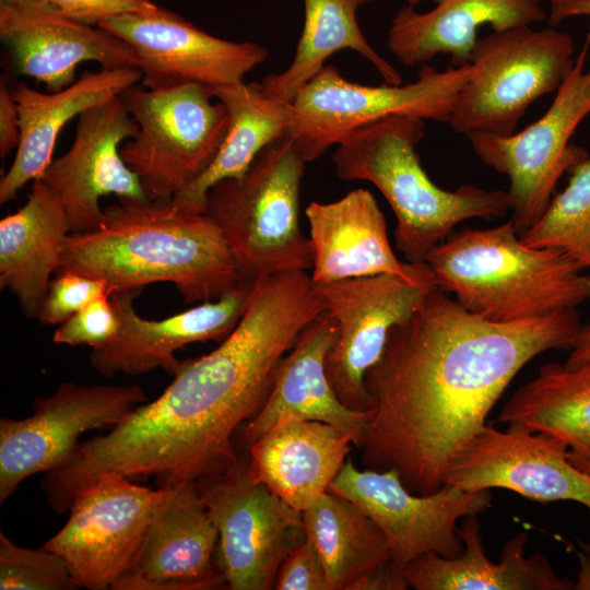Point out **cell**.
Instances as JSON below:
<instances>
[{"label":"cell","mask_w":590,"mask_h":590,"mask_svg":"<svg viewBox=\"0 0 590 590\" xmlns=\"http://www.w3.org/2000/svg\"><path fill=\"white\" fill-rule=\"evenodd\" d=\"M148 401L138 385H78L63 381L35 399L33 414L0 420V503L27 477L63 465L86 432L111 429Z\"/></svg>","instance_id":"cell-13"},{"label":"cell","mask_w":590,"mask_h":590,"mask_svg":"<svg viewBox=\"0 0 590 590\" xmlns=\"http://www.w3.org/2000/svg\"><path fill=\"white\" fill-rule=\"evenodd\" d=\"M437 286L495 322L576 309L590 299V275L557 248L526 245L509 220L451 233L427 256Z\"/></svg>","instance_id":"cell-5"},{"label":"cell","mask_w":590,"mask_h":590,"mask_svg":"<svg viewBox=\"0 0 590 590\" xmlns=\"http://www.w3.org/2000/svg\"><path fill=\"white\" fill-rule=\"evenodd\" d=\"M498 421L560 440L570 463L590 475V363L544 364L503 406Z\"/></svg>","instance_id":"cell-29"},{"label":"cell","mask_w":590,"mask_h":590,"mask_svg":"<svg viewBox=\"0 0 590 590\" xmlns=\"http://www.w3.org/2000/svg\"><path fill=\"white\" fill-rule=\"evenodd\" d=\"M141 548L113 590H210L225 586L217 570V531L196 482L167 487Z\"/></svg>","instance_id":"cell-21"},{"label":"cell","mask_w":590,"mask_h":590,"mask_svg":"<svg viewBox=\"0 0 590 590\" xmlns=\"http://www.w3.org/2000/svg\"><path fill=\"white\" fill-rule=\"evenodd\" d=\"M305 214L315 283L393 274L420 286L437 285L426 262L401 261L393 253L385 216L370 191L358 188L333 202H311Z\"/></svg>","instance_id":"cell-22"},{"label":"cell","mask_w":590,"mask_h":590,"mask_svg":"<svg viewBox=\"0 0 590 590\" xmlns=\"http://www.w3.org/2000/svg\"><path fill=\"white\" fill-rule=\"evenodd\" d=\"M1 590L78 589L63 558L43 546L27 548L0 532Z\"/></svg>","instance_id":"cell-34"},{"label":"cell","mask_w":590,"mask_h":590,"mask_svg":"<svg viewBox=\"0 0 590 590\" xmlns=\"http://www.w3.org/2000/svg\"><path fill=\"white\" fill-rule=\"evenodd\" d=\"M590 30L547 110L519 132L502 137L488 132L467 134L476 156L509 178L510 221L519 236L547 209L558 179L588 157L570 145V138L590 114Z\"/></svg>","instance_id":"cell-9"},{"label":"cell","mask_w":590,"mask_h":590,"mask_svg":"<svg viewBox=\"0 0 590 590\" xmlns=\"http://www.w3.org/2000/svg\"><path fill=\"white\" fill-rule=\"evenodd\" d=\"M139 126L121 95L94 106L79 116L70 149L52 160L42 178L60 196L70 234L99 227L104 210L99 199L149 200L139 177L126 164L121 143L133 138Z\"/></svg>","instance_id":"cell-18"},{"label":"cell","mask_w":590,"mask_h":590,"mask_svg":"<svg viewBox=\"0 0 590 590\" xmlns=\"http://www.w3.org/2000/svg\"><path fill=\"white\" fill-rule=\"evenodd\" d=\"M7 1H12V0H0V2H7Z\"/></svg>","instance_id":"cell-46"},{"label":"cell","mask_w":590,"mask_h":590,"mask_svg":"<svg viewBox=\"0 0 590 590\" xmlns=\"http://www.w3.org/2000/svg\"><path fill=\"white\" fill-rule=\"evenodd\" d=\"M305 19L293 61L279 74L261 82L263 93L292 103L298 92L324 67L334 52L351 49L366 58L388 84H402L398 70L367 42L358 25L355 0H304Z\"/></svg>","instance_id":"cell-31"},{"label":"cell","mask_w":590,"mask_h":590,"mask_svg":"<svg viewBox=\"0 0 590 590\" xmlns=\"http://www.w3.org/2000/svg\"><path fill=\"white\" fill-rule=\"evenodd\" d=\"M424 127L420 117L392 115L344 135L332 155L338 178L369 181L386 198L397 217L396 246L411 263H425L459 223L510 211L505 190L434 184L416 152Z\"/></svg>","instance_id":"cell-4"},{"label":"cell","mask_w":590,"mask_h":590,"mask_svg":"<svg viewBox=\"0 0 590 590\" xmlns=\"http://www.w3.org/2000/svg\"><path fill=\"white\" fill-rule=\"evenodd\" d=\"M576 309L512 322L474 315L439 286L394 324L365 376L375 409L359 445L367 469L396 471L412 493L445 471L527 363L574 346Z\"/></svg>","instance_id":"cell-1"},{"label":"cell","mask_w":590,"mask_h":590,"mask_svg":"<svg viewBox=\"0 0 590 590\" xmlns=\"http://www.w3.org/2000/svg\"><path fill=\"white\" fill-rule=\"evenodd\" d=\"M580 546L582 551L590 553V542H580Z\"/></svg>","instance_id":"cell-45"},{"label":"cell","mask_w":590,"mask_h":590,"mask_svg":"<svg viewBox=\"0 0 590 590\" xmlns=\"http://www.w3.org/2000/svg\"><path fill=\"white\" fill-rule=\"evenodd\" d=\"M323 310L306 271L255 281L245 314L216 349L180 362L160 397L80 442L67 464L71 481L81 487L108 473L167 487L226 471L238 459L235 430L259 412L280 361Z\"/></svg>","instance_id":"cell-2"},{"label":"cell","mask_w":590,"mask_h":590,"mask_svg":"<svg viewBox=\"0 0 590 590\" xmlns=\"http://www.w3.org/2000/svg\"><path fill=\"white\" fill-rule=\"evenodd\" d=\"M371 0H355V2L357 3V5H362V4H365L367 2H369ZM408 2V5H411V7H415L416 4H418L422 0H405Z\"/></svg>","instance_id":"cell-44"},{"label":"cell","mask_w":590,"mask_h":590,"mask_svg":"<svg viewBox=\"0 0 590 590\" xmlns=\"http://www.w3.org/2000/svg\"><path fill=\"white\" fill-rule=\"evenodd\" d=\"M97 27L133 49L142 86L148 90L189 83L210 88L240 83L269 55L258 44L210 35L164 8L151 14L117 16Z\"/></svg>","instance_id":"cell-17"},{"label":"cell","mask_w":590,"mask_h":590,"mask_svg":"<svg viewBox=\"0 0 590 590\" xmlns=\"http://www.w3.org/2000/svg\"><path fill=\"white\" fill-rule=\"evenodd\" d=\"M198 483L217 531L215 563L225 586L274 589L281 563L306 536L303 512L251 477L247 456Z\"/></svg>","instance_id":"cell-11"},{"label":"cell","mask_w":590,"mask_h":590,"mask_svg":"<svg viewBox=\"0 0 590 590\" xmlns=\"http://www.w3.org/2000/svg\"><path fill=\"white\" fill-rule=\"evenodd\" d=\"M358 505L384 533L390 563L399 569L426 554L455 557L463 550L458 522L484 512L491 491H464L444 484L420 495L393 470H359L347 460L329 487Z\"/></svg>","instance_id":"cell-14"},{"label":"cell","mask_w":590,"mask_h":590,"mask_svg":"<svg viewBox=\"0 0 590 590\" xmlns=\"http://www.w3.org/2000/svg\"><path fill=\"white\" fill-rule=\"evenodd\" d=\"M142 79L138 68L85 71L71 85L42 93L20 82L12 86L20 119V143L0 180V203L15 199L30 181L43 177L52 161L61 129L75 116L121 95Z\"/></svg>","instance_id":"cell-24"},{"label":"cell","mask_w":590,"mask_h":590,"mask_svg":"<svg viewBox=\"0 0 590 590\" xmlns=\"http://www.w3.org/2000/svg\"><path fill=\"white\" fill-rule=\"evenodd\" d=\"M354 440L334 425L318 421L282 423L248 446L251 477L298 511L329 491L346 462Z\"/></svg>","instance_id":"cell-26"},{"label":"cell","mask_w":590,"mask_h":590,"mask_svg":"<svg viewBox=\"0 0 590 590\" xmlns=\"http://www.w3.org/2000/svg\"><path fill=\"white\" fill-rule=\"evenodd\" d=\"M337 338V322L326 310L299 334L279 363L271 391L239 435L248 448L271 428L290 421H318L350 434L355 446L362 444L371 411H355L344 405L329 381L327 355Z\"/></svg>","instance_id":"cell-23"},{"label":"cell","mask_w":590,"mask_h":590,"mask_svg":"<svg viewBox=\"0 0 590 590\" xmlns=\"http://www.w3.org/2000/svg\"><path fill=\"white\" fill-rule=\"evenodd\" d=\"M69 234L60 196L43 179L32 181L25 204L0 221V286L27 317L36 318Z\"/></svg>","instance_id":"cell-28"},{"label":"cell","mask_w":590,"mask_h":590,"mask_svg":"<svg viewBox=\"0 0 590 590\" xmlns=\"http://www.w3.org/2000/svg\"><path fill=\"white\" fill-rule=\"evenodd\" d=\"M568 185L550 202L540 220L520 236L532 247L566 252L585 269L590 268V157L570 172Z\"/></svg>","instance_id":"cell-33"},{"label":"cell","mask_w":590,"mask_h":590,"mask_svg":"<svg viewBox=\"0 0 590 590\" xmlns=\"http://www.w3.org/2000/svg\"><path fill=\"white\" fill-rule=\"evenodd\" d=\"M62 272L105 280L113 292L168 282L188 303L216 299L244 282L217 225L175 199L107 206L98 228L69 234L56 274Z\"/></svg>","instance_id":"cell-3"},{"label":"cell","mask_w":590,"mask_h":590,"mask_svg":"<svg viewBox=\"0 0 590 590\" xmlns=\"http://www.w3.org/2000/svg\"><path fill=\"white\" fill-rule=\"evenodd\" d=\"M0 38L19 75L57 92L75 82L78 67L138 68L133 49L101 27L76 22L45 0L0 2Z\"/></svg>","instance_id":"cell-19"},{"label":"cell","mask_w":590,"mask_h":590,"mask_svg":"<svg viewBox=\"0 0 590 590\" xmlns=\"http://www.w3.org/2000/svg\"><path fill=\"white\" fill-rule=\"evenodd\" d=\"M573 37L556 27L520 26L479 38L469 63L474 73L448 120L457 133L516 132L539 97L556 92L574 66Z\"/></svg>","instance_id":"cell-7"},{"label":"cell","mask_w":590,"mask_h":590,"mask_svg":"<svg viewBox=\"0 0 590 590\" xmlns=\"http://www.w3.org/2000/svg\"><path fill=\"white\" fill-rule=\"evenodd\" d=\"M63 15L90 25L101 23L125 14H151L160 10L150 0H45Z\"/></svg>","instance_id":"cell-38"},{"label":"cell","mask_w":590,"mask_h":590,"mask_svg":"<svg viewBox=\"0 0 590 590\" xmlns=\"http://www.w3.org/2000/svg\"><path fill=\"white\" fill-rule=\"evenodd\" d=\"M574 16H590V0H550L548 26L556 27Z\"/></svg>","instance_id":"cell-41"},{"label":"cell","mask_w":590,"mask_h":590,"mask_svg":"<svg viewBox=\"0 0 590 590\" xmlns=\"http://www.w3.org/2000/svg\"><path fill=\"white\" fill-rule=\"evenodd\" d=\"M434 1L435 8L427 12L403 7L391 21L388 48L408 67L425 63L439 54L449 55L452 67L467 64L483 25L500 32L531 26L547 17L544 0Z\"/></svg>","instance_id":"cell-25"},{"label":"cell","mask_w":590,"mask_h":590,"mask_svg":"<svg viewBox=\"0 0 590 590\" xmlns=\"http://www.w3.org/2000/svg\"><path fill=\"white\" fill-rule=\"evenodd\" d=\"M578 558L579 569L574 581V590H590V553L582 551L578 553Z\"/></svg>","instance_id":"cell-43"},{"label":"cell","mask_w":590,"mask_h":590,"mask_svg":"<svg viewBox=\"0 0 590 590\" xmlns=\"http://www.w3.org/2000/svg\"><path fill=\"white\" fill-rule=\"evenodd\" d=\"M107 281L74 272L56 274L36 318L46 324L62 323L94 299L111 294Z\"/></svg>","instance_id":"cell-35"},{"label":"cell","mask_w":590,"mask_h":590,"mask_svg":"<svg viewBox=\"0 0 590 590\" xmlns=\"http://www.w3.org/2000/svg\"><path fill=\"white\" fill-rule=\"evenodd\" d=\"M473 73L471 63L445 71L423 66L412 83L369 86L344 79L333 64L324 66L290 103L292 125L285 135L294 139L307 163L353 130L392 115L448 122Z\"/></svg>","instance_id":"cell-10"},{"label":"cell","mask_w":590,"mask_h":590,"mask_svg":"<svg viewBox=\"0 0 590 590\" xmlns=\"http://www.w3.org/2000/svg\"><path fill=\"white\" fill-rule=\"evenodd\" d=\"M306 538L317 550L328 590H350L365 574L390 562L387 540L370 517L351 499L326 492L303 511Z\"/></svg>","instance_id":"cell-32"},{"label":"cell","mask_w":590,"mask_h":590,"mask_svg":"<svg viewBox=\"0 0 590 590\" xmlns=\"http://www.w3.org/2000/svg\"><path fill=\"white\" fill-rule=\"evenodd\" d=\"M20 119L12 86L9 84L8 72L1 75L0 81V155L9 156L20 143Z\"/></svg>","instance_id":"cell-39"},{"label":"cell","mask_w":590,"mask_h":590,"mask_svg":"<svg viewBox=\"0 0 590 590\" xmlns=\"http://www.w3.org/2000/svg\"><path fill=\"white\" fill-rule=\"evenodd\" d=\"M464 491L502 488L528 499L571 500L590 510V475L577 470L567 447L541 432L485 424L455 455L442 485Z\"/></svg>","instance_id":"cell-16"},{"label":"cell","mask_w":590,"mask_h":590,"mask_svg":"<svg viewBox=\"0 0 590 590\" xmlns=\"http://www.w3.org/2000/svg\"><path fill=\"white\" fill-rule=\"evenodd\" d=\"M588 363H590V318L580 326L574 346L564 365L574 368Z\"/></svg>","instance_id":"cell-42"},{"label":"cell","mask_w":590,"mask_h":590,"mask_svg":"<svg viewBox=\"0 0 590 590\" xmlns=\"http://www.w3.org/2000/svg\"><path fill=\"white\" fill-rule=\"evenodd\" d=\"M228 115L224 141L208 169L175 199L184 206L204 213L206 194L216 182L240 177L258 154L286 134L292 125L290 103L267 96L261 84L236 83L210 88Z\"/></svg>","instance_id":"cell-30"},{"label":"cell","mask_w":590,"mask_h":590,"mask_svg":"<svg viewBox=\"0 0 590 590\" xmlns=\"http://www.w3.org/2000/svg\"><path fill=\"white\" fill-rule=\"evenodd\" d=\"M165 489L102 474L79 491L64 526L44 546L66 562L78 588L114 589L132 566Z\"/></svg>","instance_id":"cell-12"},{"label":"cell","mask_w":590,"mask_h":590,"mask_svg":"<svg viewBox=\"0 0 590 590\" xmlns=\"http://www.w3.org/2000/svg\"><path fill=\"white\" fill-rule=\"evenodd\" d=\"M252 285L244 281L216 299L161 320H149L137 312L133 299L141 291L113 292L119 330L111 342L92 350V367L105 377L117 373L137 376L157 368L173 375L180 364L176 351L229 335L246 311Z\"/></svg>","instance_id":"cell-20"},{"label":"cell","mask_w":590,"mask_h":590,"mask_svg":"<svg viewBox=\"0 0 590 590\" xmlns=\"http://www.w3.org/2000/svg\"><path fill=\"white\" fill-rule=\"evenodd\" d=\"M463 543L455 557L426 554L403 568L409 587L416 590H574V581L558 576L541 553L526 554L528 534L509 539L499 563L486 557L477 516L458 527Z\"/></svg>","instance_id":"cell-27"},{"label":"cell","mask_w":590,"mask_h":590,"mask_svg":"<svg viewBox=\"0 0 590 590\" xmlns=\"http://www.w3.org/2000/svg\"><path fill=\"white\" fill-rule=\"evenodd\" d=\"M121 97L139 126L120 153L150 200H170L211 165L227 131L225 106L210 87L189 83L148 90L137 85Z\"/></svg>","instance_id":"cell-8"},{"label":"cell","mask_w":590,"mask_h":590,"mask_svg":"<svg viewBox=\"0 0 590 590\" xmlns=\"http://www.w3.org/2000/svg\"><path fill=\"white\" fill-rule=\"evenodd\" d=\"M274 589L328 590L323 563L306 536L290 551L281 563Z\"/></svg>","instance_id":"cell-37"},{"label":"cell","mask_w":590,"mask_h":590,"mask_svg":"<svg viewBox=\"0 0 590 590\" xmlns=\"http://www.w3.org/2000/svg\"><path fill=\"white\" fill-rule=\"evenodd\" d=\"M408 588L403 571L394 568L389 562L358 578L350 590H405Z\"/></svg>","instance_id":"cell-40"},{"label":"cell","mask_w":590,"mask_h":590,"mask_svg":"<svg viewBox=\"0 0 590 590\" xmlns=\"http://www.w3.org/2000/svg\"><path fill=\"white\" fill-rule=\"evenodd\" d=\"M119 326V317L110 294H107L94 299L62 322L55 331L52 342L70 346L87 345L97 350L115 339Z\"/></svg>","instance_id":"cell-36"},{"label":"cell","mask_w":590,"mask_h":590,"mask_svg":"<svg viewBox=\"0 0 590 590\" xmlns=\"http://www.w3.org/2000/svg\"><path fill=\"white\" fill-rule=\"evenodd\" d=\"M315 285L324 310L337 322V338L326 359L329 381L344 405L371 411L375 404L365 385L366 373L379 359L391 328L409 317L434 286H420L393 274Z\"/></svg>","instance_id":"cell-15"},{"label":"cell","mask_w":590,"mask_h":590,"mask_svg":"<svg viewBox=\"0 0 590 590\" xmlns=\"http://www.w3.org/2000/svg\"><path fill=\"white\" fill-rule=\"evenodd\" d=\"M305 164L294 139L283 135L243 176L208 191L204 213L220 228L243 281L312 267L310 239L299 226Z\"/></svg>","instance_id":"cell-6"}]
</instances>
